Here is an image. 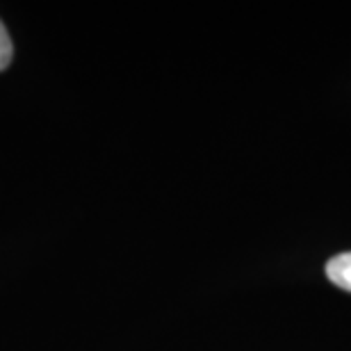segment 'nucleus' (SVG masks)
I'll list each match as a JSON object with an SVG mask.
<instances>
[{"label":"nucleus","mask_w":351,"mask_h":351,"mask_svg":"<svg viewBox=\"0 0 351 351\" xmlns=\"http://www.w3.org/2000/svg\"><path fill=\"white\" fill-rule=\"evenodd\" d=\"M12 62V39H10V32L5 30V25L0 23V71L10 66Z\"/></svg>","instance_id":"nucleus-2"},{"label":"nucleus","mask_w":351,"mask_h":351,"mask_svg":"<svg viewBox=\"0 0 351 351\" xmlns=\"http://www.w3.org/2000/svg\"><path fill=\"white\" fill-rule=\"evenodd\" d=\"M326 276L331 283L351 292V251L349 254L335 256L326 263Z\"/></svg>","instance_id":"nucleus-1"}]
</instances>
